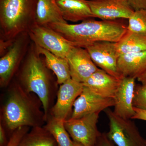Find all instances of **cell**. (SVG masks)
<instances>
[{
    "label": "cell",
    "instance_id": "7",
    "mask_svg": "<svg viewBox=\"0 0 146 146\" xmlns=\"http://www.w3.org/2000/svg\"><path fill=\"white\" fill-rule=\"evenodd\" d=\"M31 42L36 46L48 51L58 57L66 58L75 46L81 47L69 41L47 26L35 23L28 31Z\"/></svg>",
    "mask_w": 146,
    "mask_h": 146
},
{
    "label": "cell",
    "instance_id": "10",
    "mask_svg": "<svg viewBox=\"0 0 146 146\" xmlns=\"http://www.w3.org/2000/svg\"><path fill=\"white\" fill-rule=\"evenodd\" d=\"M83 87L82 83L72 78L60 84L58 90L56 101L48 115L64 121L70 119L74 104L81 94Z\"/></svg>",
    "mask_w": 146,
    "mask_h": 146
},
{
    "label": "cell",
    "instance_id": "11",
    "mask_svg": "<svg viewBox=\"0 0 146 146\" xmlns=\"http://www.w3.org/2000/svg\"><path fill=\"white\" fill-rule=\"evenodd\" d=\"M94 18L104 21L128 20L134 10L128 0H87Z\"/></svg>",
    "mask_w": 146,
    "mask_h": 146
},
{
    "label": "cell",
    "instance_id": "25",
    "mask_svg": "<svg viewBox=\"0 0 146 146\" xmlns=\"http://www.w3.org/2000/svg\"><path fill=\"white\" fill-rule=\"evenodd\" d=\"M29 127H21L12 132L6 146H18L24 136L30 130Z\"/></svg>",
    "mask_w": 146,
    "mask_h": 146
},
{
    "label": "cell",
    "instance_id": "12",
    "mask_svg": "<svg viewBox=\"0 0 146 146\" xmlns=\"http://www.w3.org/2000/svg\"><path fill=\"white\" fill-rule=\"evenodd\" d=\"M114 105L113 99L100 96L84 86L81 94L74 104L70 119H78L93 113H100L108 108L114 106Z\"/></svg>",
    "mask_w": 146,
    "mask_h": 146
},
{
    "label": "cell",
    "instance_id": "6",
    "mask_svg": "<svg viewBox=\"0 0 146 146\" xmlns=\"http://www.w3.org/2000/svg\"><path fill=\"white\" fill-rule=\"evenodd\" d=\"M105 112L109 122L106 134L116 146H146V139L132 119L119 117L108 108Z\"/></svg>",
    "mask_w": 146,
    "mask_h": 146
},
{
    "label": "cell",
    "instance_id": "8",
    "mask_svg": "<svg viewBox=\"0 0 146 146\" xmlns=\"http://www.w3.org/2000/svg\"><path fill=\"white\" fill-rule=\"evenodd\" d=\"M100 112L93 113L78 119L64 121L65 128L73 141L85 146H95L102 133L98 129Z\"/></svg>",
    "mask_w": 146,
    "mask_h": 146
},
{
    "label": "cell",
    "instance_id": "14",
    "mask_svg": "<svg viewBox=\"0 0 146 146\" xmlns=\"http://www.w3.org/2000/svg\"><path fill=\"white\" fill-rule=\"evenodd\" d=\"M135 80L129 77H122L114 99L113 112L124 119H131L135 114L133 105Z\"/></svg>",
    "mask_w": 146,
    "mask_h": 146
},
{
    "label": "cell",
    "instance_id": "5",
    "mask_svg": "<svg viewBox=\"0 0 146 146\" xmlns=\"http://www.w3.org/2000/svg\"><path fill=\"white\" fill-rule=\"evenodd\" d=\"M28 33L14 39L8 50L0 58V86L7 88L18 72L29 48L31 42Z\"/></svg>",
    "mask_w": 146,
    "mask_h": 146
},
{
    "label": "cell",
    "instance_id": "21",
    "mask_svg": "<svg viewBox=\"0 0 146 146\" xmlns=\"http://www.w3.org/2000/svg\"><path fill=\"white\" fill-rule=\"evenodd\" d=\"M18 146H58L51 133L44 126L31 128Z\"/></svg>",
    "mask_w": 146,
    "mask_h": 146
},
{
    "label": "cell",
    "instance_id": "3",
    "mask_svg": "<svg viewBox=\"0 0 146 146\" xmlns=\"http://www.w3.org/2000/svg\"><path fill=\"white\" fill-rule=\"evenodd\" d=\"M94 18L78 24L54 23L47 26L66 39L85 48L94 42L106 41L117 43L127 31V26L122 19L115 21H97Z\"/></svg>",
    "mask_w": 146,
    "mask_h": 146
},
{
    "label": "cell",
    "instance_id": "16",
    "mask_svg": "<svg viewBox=\"0 0 146 146\" xmlns=\"http://www.w3.org/2000/svg\"><path fill=\"white\" fill-rule=\"evenodd\" d=\"M63 19L73 23L94 18L87 0H56Z\"/></svg>",
    "mask_w": 146,
    "mask_h": 146
},
{
    "label": "cell",
    "instance_id": "26",
    "mask_svg": "<svg viewBox=\"0 0 146 146\" xmlns=\"http://www.w3.org/2000/svg\"><path fill=\"white\" fill-rule=\"evenodd\" d=\"M95 146H117L109 138L106 133H102Z\"/></svg>",
    "mask_w": 146,
    "mask_h": 146
},
{
    "label": "cell",
    "instance_id": "22",
    "mask_svg": "<svg viewBox=\"0 0 146 146\" xmlns=\"http://www.w3.org/2000/svg\"><path fill=\"white\" fill-rule=\"evenodd\" d=\"M52 135L58 146H73V140L65 128L64 121L49 115L43 126Z\"/></svg>",
    "mask_w": 146,
    "mask_h": 146
},
{
    "label": "cell",
    "instance_id": "32",
    "mask_svg": "<svg viewBox=\"0 0 146 146\" xmlns=\"http://www.w3.org/2000/svg\"></svg>",
    "mask_w": 146,
    "mask_h": 146
},
{
    "label": "cell",
    "instance_id": "15",
    "mask_svg": "<svg viewBox=\"0 0 146 146\" xmlns=\"http://www.w3.org/2000/svg\"><path fill=\"white\" fill-rule=\"evenodd\" d=\"M120 79L99 68L82 83L95 94L102 97L114 99Z\"/></svg>",
    "mask_w": 146,
    "mask_h": 146
},
{
    "label": "cell",
    "instance_id": "30",
    "mask_svg": "<svg viewBox=\"0 0 146 146\" xmlns=\"http://www.w3.org/2000/svg\"><path fill=\"white\" fill-rule=\"evenodd\" d=\"M137 80L143 85H146V72L139 76L137 78Z\"/></svg>",
    "mask_w": 146,
    "mask_h": 146
},
{
    "label": "cell",
    "instance_id": "13",
    "mask_svg": "<svg viewBox=\"0 0 146 146\" xmlns=\"http://www.w3.org/2000/svg\"><path fill=\"white\" fill-rule=\"evenodd\" d=\"M70 67L71 78L83 83L99 68L93 62L85 48L75 46L66 57Z\"/></svg>",
    "mask_w": 146,
    "mask_h": 146
},
{
    "label": "cell",
    "instance_id": "24",
    "mask_svg": "<svg viewBox=\"0 0 146 146\" xmlns=\"http://www.w3.org/2000/svg\"><path fill=\"white\" fill-rule=\"evenodd\" d=\"M133 105V107L146 110V85L136 84Z\"/></svg>",
    "mask_w": 146,
    "mask_h": 146
},
{
    "label": "cell",
    "instance_id": "2",
    "mask_svg": "<svg viewBox=\"0 0 146 146\" xmlns=\"http://www.w3.org/2000/svg\"><path fill=\"white\" fill-rule=\"evenodd\" d=\"M35 44L32 42L21 67L16 74V81L29 93L36 95L42 102L46 119L54 105L58 92L55 81L44 60L41 57Z\"/></svg>",
    "mask_w": 146,
    "mask_h": 146
},
{
    "label": "cell",
    "instance_id": "28",
    "mask_svg": "<svg viewBox=\"0 0 146 146\" xmlns=\"http://www.w3.org/2000/svg\"><path fill=\"white\" fill-rule=\"evenodd\" d=\"M135 114L131 119H138L146 121V110L134 107Z\"/></svg>",
    "mask_w": 146,
    "mask_h": 146
},
{
    "label": "cell",
    "instance_id": "19",
    "mask_svg": "<svg viewBox=\"0 0 146 146\" xmlns=\"http://www.w3.org/2000/svg\"><path fill=\"white\" fill-rule=\"evenodd\" d=\"M35 46L39 54L44 56L46 65L54 73L58 84L60 85L71 78L69 63L66 58L58 57L43 48Z\"/></svg>",
    "mask_w": 146,
    "mask_h": 146
},
{
    "label": "cell",
    "instance_id": "18",
    "mask_svg": "<svg viewBox=\"0 0 146 146\" xmlns=\"http://www.w3.org/2000/svg\"><path fill=\"white\" fill-rule=\"evenodd\" d=\"M63 19L56 0H37L36 24L47 26L52 24L66 23Z\"/></svg>",
    "mask_w": 146,
    "mask_h": 146
},
{
    "label": "cell",
    "instance_id": "27",
    "mask_svg": "<svg viewBox=\"0 0 146 146\" xmlns=\"http://www.w3.org/2000/svg\"><path fill=\"white\" fill-rule=\"evenodd\" d=\"M128 1L134 11L146 9V0H128Z\"/></svg>",
    "mask_w": 146,
    "mask_h": 146
},
{
    "label": "cell",
    "instance_id": "29",
    "mask_svg": "<svg viewBox=\"0 0 146 146\" xmlns=\"http://www.w3.org/2000/svg\"><path fill=\"white\" fill-rule=\"evenodd\" d=\"M5 128L0 123V146H6L8 143Z\"/></svg>",
    "mask_w": 146,
    "mask_h": 146
},
{
    "label": "cell",
    "instance_id": "4",
    "mask_svg": "<svg viewBox=\"0 0 146 146\" xmlns=\"http://www.w3.org/2000/svg\"><path fill=\"white\" fill-rule=\"evenodd\" d=\"M37 0H0V39L13 41L36 23Z\"/></svg>",
    "mask_w": 146,
    "mask_h": 146
},
{
    "label": "cell",
    "instance_id": "20",
    "mask_svg": "<svg viewBox=\"0 0 146 146\" xmlns=\"http://www.w3.org/2000/svg\"><path fill=\"white\" fill-rule=\"evenodd\" d=\"M119 56L146 50V35L127 31L117 43Z\"/></svg>",
    "mask_w": 146,
    "mask_h": 146
},
{
    "label": "cell",
    "instance_id": "9",
    "mask_svg": "<svg viewBox=\"0 0 146 146\" xmlns=\"http://www.w3.org/2000/svg\"><path fill=\"white\" fill-rule=\"evenodd\" d=\"M85 48L97 67L119 79L122 78L118 70L119 56L117 43L106 41L96 42L89 44Z\"/></svg>",
    "mask_w": 146,
    "mask_h": 146
},
{
    "label": "cell",
    "instance_id": "17",
    "mask_svg": "<svg viewBox=\"0 0 146 146\" xmlns=\"http://www.w3.org/2000/svg\"><path fill=\"white\" fill-rule=\"evenodd\" d=\"M118 68L122 77L138 78L146 72V50L119 56Z\"/></svg>",
    "mask_w": 146,
    "mask_h": 146
},
{
    "label": "cell",
    "instance_id": "23",
    "mask_svg": "<svg viewBox=\"0 0 146 146\" xmlns=\"http://www.w3.org/2000/svg\"><path fill=\"white\" fill-rule=\"evenodd\" d=\"M128 20L127 31L146 35V9L134 11Z\"/></svg>",
    "mask_w": 146,
    "mask_h": 146
},
{
    "label": "cell",
    "instance_id": "31",
    "mask_svg": "<svg viewBox=\"0 0 146 146\" xmlns=\"http://www.w3.org/2000/svg\"><path fill=\"white\" fill-rule=\"evenodd\" d=\"M73 146H85L82 145V144L80 143H78V142H75V141H73Z\"/></svg>",
    "mask_w": 146,
    "mask_h": 146
},
{
    "label": "cell",
    "instance_id": "1",
    "mask_svg": "<svg viewBox=\"0 0 146 146\" xmlns=\"http://www.w3.org/2000/svg\"><path fill=\"white\" fill-rule=\"evenodd\" d=\"M1 110V123L12 132L21 127L43 126L46 115L41 100L36 95L24 90L16 80L8 86Z\"/></svg>",
    "mask_w": 146,
    "mask_h": 146
}]
</instances>
